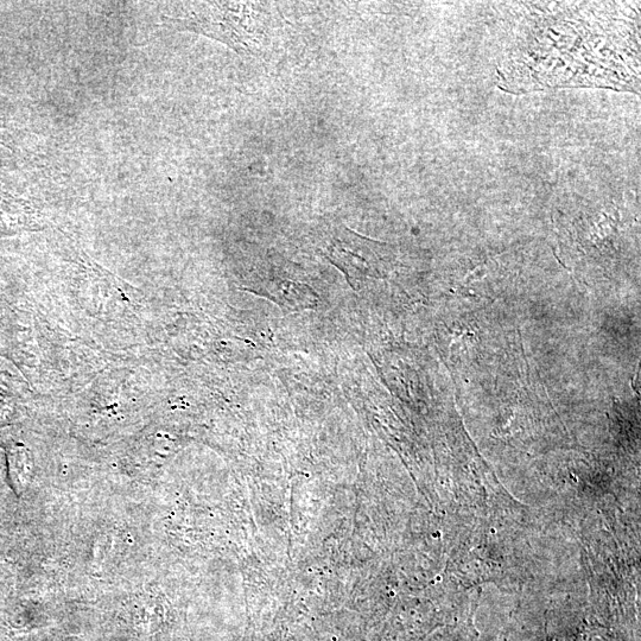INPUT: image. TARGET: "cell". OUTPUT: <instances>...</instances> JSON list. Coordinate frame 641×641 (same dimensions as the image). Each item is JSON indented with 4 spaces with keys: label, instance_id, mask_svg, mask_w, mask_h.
I'll use <instances>...</instances> for the list:
<instances>
[{
    "label": "cell",
    "instance_id": "cell-2",
    "mask_svg": "<svg viewBox=\"0 0 641 641\" xmlns=\"http://www.w3.org/2000/svg\"><path fill=\"white\" fill-rule=\"evenodd\" d=\"M8 456L9 479L12 490L21 497L27 492L34 478V459L23 444H11L6 452Z\"/></svg>",
    "mask_w": 641,
    "mask_h": 641
},
{
    "label": "cell",
    "instance_id": "cell-1",
    "mask_svg": "<svg viewBox=\"0 0 641 641\" xmlns=\"http://www.w3.org/2000/svg\"><path fill=\"white\" fill-rule=\"evenodd\" d=\"M251 3H194L186 15L163 16L165 27L192 31L226 44L239 54H253L262 44L264 25Z\"/></svg>",
    "mask_w": 641,
    "mask_h": 641
}]
</instances>
